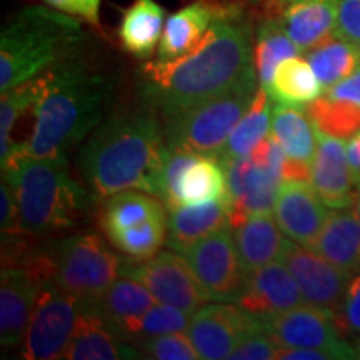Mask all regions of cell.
Listing matches in <instances>:
<instances>
[{
	"mask_svg": "<svg viewBox=\"0 0 360 360\" xmlns=\"http://www.w3.org/2000/svg\"><path fill=\"white\" fill-rule=\"evenodd\" d=\"M254 37L249 13L238 6L222 4L204 39L191 52L141 67L143 103L165 122L238 85L254 82Z\"/></svg>",
	"mask_w": 360,
	"mask_h": 360,
	"instance_id": "obj_1",
	"label": "cell"
},
{
	"mask_svg": "<svg viewBox=\"0 0 360 360\" xmlns=\"http://www.w3.org/2000/svg\"><path fill=\"white\" fill-rule=\"evenodd\" d=\"M167 148L162 119L143 103L103 119L80 147L77 167L97 200L130 188L159 197Z\"/></svg>",
	"mask_w": 360,
	"mask_h": 360,
	"instance_id": "obj_2",
	"label": "cell"
},
{
	"mask_svg": "<svg viewBox=\"0 0 360 360\" xmlns=\"http://www.w3.org/2000/svg\"><path fill=\"white\" fill-rule=\"evenodd\" d=\"M44 89L34 105V129L20 143L25 154L67 157L96 130L109 109L114 84L79 57L42 72Z\"/></svg>",
	"mask_w": 360,
	"mask_h": 360,
	"instance_id": "obj_3",
	"label": "cell"
},
{
	"mask_svg": "<svg viewBox=\"0 0 360 360\" xmlns=\"http://www.w3.org/2000/svg\"><path fill=\"white\" fill-rule=\"evenodd\" d=\"M2 174L15 193L22 229L30 237L51 236L92 219L97 199L72 177L67 157H34L13 143Z\"/></svg>",
	"mask_w": 360,
	"mask_h": 360,
	"instance_id": "obj_4",
	"label": "cell"
},
{
	"mask_svg": "<svg viewBox=\"0 0 360 360\" xmlns=\"http://www.w3.org/2000/svg\"><path fill=\"white\" fill-rule=\"evenodd\" d=\"M85 32L74 15L51 6H27L0 34V90L15 87L74 57Z\"/></svg>",
	"mask_w": 360,
	"mask_h": 360,
	"instance_id": "obj_5",
	"label": "cell"
},
{
	"mask_svg": "<svg viewBox=\"0 0 360 360\" xmlns=\"http://www.w3.org/2000/svg\"><path fill=\"white\" fill-rule=\"evenodd\" d=\"M125 262L98 233L79 232L40 247L34 270L80 304H94L124 276Z\"/></svg>",
	"mask_w": 360,
	"mask_h": 360,
	"instance_id": "obj_6",
	"label": "cell"
},
{
	"mask_svg": "<svg viewBox=\"0 0 360 360\" xmlns=\"http://www.w3.org/2000/svg\"><path fill=\"white\" fill-rule=\"evenodd\" d=\"M287 157L272 132L249 155L222 160L232 229L252 215L272 214Z\"/></svg>",
	"mask_w": 360,
	"mask_h": 360,
	"instance_id": "obj_7",
	"label": "cell"
},
{
	"mask_svg": "<svg viewBox=\"0 0 360 360\" xmlns=\"http://www.w3.org/2000/svg\"><path fill=\"white\" fill-rule=\"evenodd\" d=\"M257 80L236 87L231 92L192 107L174 119L165 120L164 132L167 146L179 147L204 157H219L249 109L257 92Z\"/></svg>",
	"mask_w": 360,
	"mask_h": 360,
	"instance_id": "obj_8",
	"label": "cell"
},
{
	"mask_svg": "<svg viewBox=\"0 0 360 360\" xmlns=\"http://www.w3.org/2000/svg\"><path fill=\"white\" fill-rule=\"evenodd\" d=\"M80 307L79 299L51 278H44L22 355L29 360L64 359L77 327Z\"/></svg>",
	"mask_w": 360,
	"mask_h": 360,
	"instance_id": "obj_9",
	"label": "cell"
},
{
	"mask_svg": "<svg viewBox=\"0 0 360 360\" xmlns=\"http://www.w3.org/2000/svg\"><path fill=\"white\" fill-rule=\"evenodd\" d=\"M182 255L209 300L237 302L244 292L249 272L238 255L232 225L202 238Z\"/></svg>",
	"mask_w": 360,
	"mask_h": 360,
	"instance_id": "obj_10",
	"label": "cell"
},
{
	"mask_svg": "<svg viewBox=\"0 0 360 360\" xmlns=\"http://www.w3.org/2000/svg\"><path fill=\"white\" fill-rule=\"evenodd\" d=\"M124 277L141 282L159 304L172 305L191 315L209 302L186 257L174 249L159 252L142 262L127 259Z\"/></svg>",
	"mask_w": 360,
	"mask_h": 360,
	"instance_id": "obj_11",
	"label": "cell"
},
{
	"mask_svg": "<svg viewBox=\"0 0 360 360\" xmlns=\"http://www.w3.org/2000/svg\"><path fill=\"white\" fill-rule=\"evenodd\" d=\"M265 323L236 302L207 304L193 314L187 334L202 359L224 360Z\"/></svg>",
	"mask_w": 360,
	"mask_h": 360,
	"instance_id": "obj_12",
	"label": "cell"
},
{
	"mask_svg": "<svg viewBox=\"0 0 360 360\" xmlns=\"http://www.w3.org/2000/svg\"><path fill=\"white\" fill-rule=\"evenodd\" d=\"M282 347H302L327 352L332 359H357V350L342 339L337 315L330 310L302 304L265 323Z\"/></svg>",
	"mask_w": 360,
	"mask_h": 360,
	"instance_id": "obj_13",
	"label": "cell"
},
{
	"mask_svg": "<svg viewBox=\"0 0 360 360\" xmlns=\"http://www.w3.org/2000/svg\"><path fill=\"white\" fill-rule=\"evenodd\" d=\"M282 262L299 283L305 304L330 310L335 315L340 312L350 276L328 262L312 247L309 249L294 240L287 244Z\"/></svg>",
	"mask_w": 360,
	"mask_h": 360,
	"instance_id": "obj_14",
	"label": "cell"
},
{
	"mask_svg": "<svg viewBox=\"0 0 360 360\" xmlns=\"http://www.w3.org/2000/svg\"><path fill=\"white\" fill-rule=\"evenodd\" d=\"M317 148L312 160V187L327 207L334 210L349 209L357 200L360 172L350 165L345 139L334 137L315 129Z\"/></svg>",
	"mask_w": 360,
	"mask_h": 360,
	"instance_id": "obj_15",
	"label": "cell"
},
{
	"mask_svg": "<svg viewBox=\"0 0 360 360\" xmlns=\"http://www.w3.org/2000/svg\"><path fill=\"white\" fill-rule=\"evenodd\" d=\"M44 277L24 265H2L0 276V340L2 347L24 344Z\"/></svg>",
	"mask_w": 360,
	"mask_h": 360,
	"instance_id": "obj_16",
	"label": "cell"
},
{
	"mask_svg": "<svg viewBox=\"0 0 360 360\" xmlns=\"http://www.w3.org/2000/svg\"><path fill=\"white\" fill-rule=\"evenodd\" d=\"M236 304L267 323L302 305L304 297L289 267L283 262H272L250 270L244 292Z\"/></svg>",
	"mask_w": 360,
	"mask_h": 360,
	"instance_id": "obj_17",
	"label": "cell"
},
{
	"mask_svg": "<svg viewBox=\"0 0 360 360\" xmlns=\"http://www.w3.org/2000/svg\"><path fill=\"white\" fill-rule=\"evenodd\" d=\"M265 13L281 24L300 52H307L335 34L339 0H270Z\"/></svg>",
	"mask_w": 360,
	"mask_h": 360,
	"instance_id": "obj_18",
	"label": "cell"
},
{
	"mask_svg": "<svg viewBox=\"0 0 360 360\" xmlns=\"http://www.w3.org/2000/svg\"><path fill=\"white\" fill-rule=\"evenodd\" d=\"M326 207L309 182L287 180L278 188L274 214L281 231L290 240L312 247L327 220Z\"/></svg>",
	"mask_w": 360,
	"mask_h": 360,
	"instance_id": "obj_19",
	"label": "cell"
},
{
	"mask_svg": "<svg viewBox=\"0 0 360 360\" xmlns=\"http://www.w3.org/2000/svg\"><path fill=\"white\" fill-rule=\"evenodd\" d=\"M135 345L117 337L98 315L82 305L77 327L72 337L65 357L70 360H119L141 359Z\"/></svg>",
	"mask_w": 360,
	"mask_h": 360,
	"instance_id": "obj_20",
	"label": "cell"
},
{
	"mask_svg": "<svg viewBox=\"0 0 360 360\" xmlns=\"http://www.w3.org/2000/svg\"><path fill=\"white\" fill-rule=\"evenodd\" d=\"M222 7L209 0H195L165 20L164 32L157 49V60H174L191 52L204 39L207 30Z\"/></svg>",
	"mask_w": 360,
	"mask_h": 360,
	"instance_id": "obj_21",
	"label": "cell"
},
{
	"mask_svg": "<svg viewBox=\"0 0 360 360\" xmlns=\"http://www.w3.org/2000/svg\"><path fill=\"white\" fill-rule=\"evenodd\" d=\"M231 225V212L225 199L182 205L169 210L167 244L179 254L191 249L202 238Z\"/></svg>",
	"mask_w": 360,
	"mask_h": 360,
	"instance_id": "obj_22",
	"label": "cell"
},
{
	"mask_svg": "<svg viewBox=\"0 0 360 360\" xmlns=\"http://www.w3.org/2000/svg\"><path fill=\"white\" fill-rule=\"evenodd\" d=\"M314 250L347 276L360 272V217L347 209L328 212Z\"/></svg>",
	"mask_w": 360,
	"mask_h": 360,
	"instance_id": "obj_23",
	"label": "cell"
},
{
	"mask_svg": "<svg viewBox=\"0 0 360 360\" xmlns=\"http://www.w3.org/2000/svg\"><path fill=\"white\" fill-rule=\"evenodd\" d=\"M282 233L277 220H272L270 214L252 215L233 227L238 255L247 272L282 260L289 244Z\"/></svg>",
	"mask_w": 360,
	"mask_h": 360,
	"instance_id": "obj_24",
	"label": "cell"
},
{
	"mask_svg": "<svg viewBox=\"0 0 360 360\" xmlns=\"http://www.w3.org/2000/svg\"><path fill=\"white\" fill-rule=\"evenodd\" d=\"M165 27V8L155 0H134L125 8L119 25L124 51L148 60L159 49Z\"/></svg>",
	"mask_w": 360,
	"mask_h": 360,
	"instance_id": "obj_25",
	"label": "cell"
},
{
	"mask_svg": "<svg viewBox=\"0 0 360 360\" xmlns=\"http://www.w3.org/2000/svg\"><path fill=\"white\" fill-rule=\"evenodd\" d=\"M167 205L154 193L137 188L117 192L107 197L101 210V227L103 233L112 236L115 232L127 231L159 217L167 215Z\"/></svg>",
	"mask_w": 360,
	"mask_h": 360,
	"instance_id": "obj_26",
	"label": "cell"
},
{
	"mask_svg": "<svg viewBox=\"0 0 360 360\" xmlns=\"http://www.w3.org/2000/svg\"><path fill=\"white\" fill-rule=\"evenodd\" d=\"M272 135L289 159L312 165L317 134L307 112L287 103L272 107Z\"/></svg>",
	"mask_w": 360,
	"mask_h": 360,
	"instance_id": "obj_27",
	"label": "cell"
},
{
	"mask_svg": "<svg viewBox=\"0 0 360 360\" xmlns=\"http://www.w3.org/2000/svg\"><path fill=\"white\" fill-rule=\"evenodd\" d=\"M155 304H159L155 297L141 282L130 277H119L96 302L82 305L94 310L107 326L112 327L125 319L146 314Z\"/></svg>",
	"mask_w": 360,
	"mask_h": 360,
	"instance_id": "obj_28",
	"label": "cell"
},
{
	"mask_svg": "<svg viewBox=\"0 0 360 360\" xmlns=\"http://www.w3.org/2000/svg\"><path fill=\"white\" fill-rule=\"evenodd\" d=\"M269 94L274 101L287 105H307L323 94L322 84L307 58L289 57L277 65Z\"/></svg>",
	"mask_w": 360,
	"mask_h": 360,
	"instance_id": "obj_29",
	"label": "cell"
},
{
	"mask_svg": "<svg viewBox=\"0 0 360 360\" xmlns=\"http://www.w3.org/2000/svg\"><path fill=\"white\" fill-rule=\"evenodd\" d=\"M305 58L312 65L323 90H327L359 69L360 47L339 34H332L305 52Z\"/></svg>",
	"mask_w": 360,
	"mask_h": 360,
	"instance_id": "obj_30",
	"label": "cell"
},
{
	"mask_svg": "<svg viewBox=\"0 0 360 360\" xmlns=\"http://www.w3.org/2000/svg\"><path fill=\"white\" fill-rule=\"evenodd\" d=\"M270 98L272 97H270L269 90L259 85L249 109H247L244 117L238 120L227 143H225L222 152L219 154L217 159L220 162L249 155L267 137L270 132V122H272Z\"/></svg>",
	"mask_w": 360,
	"mask_h": 360,
	"instance_id": "obj_31",
	"label": "cell"
},
{
	"mask_svg": "<svg viewBox=\"0 0 360 360\" xmlns=\"http://www.w3.org/2000/svg\"><path fill=\"white\" fill-rule=\"evenodd\" d=\"M215 199L227 200L225 169L217 157L199 155L188 165L179 182V207L197 205Z\"/></svg>",
	"mask_w": 360,
	"mask_h": 360,
	"instance_id": "obj_32",
	"label": "cell"
},
{
	"mask_svg": "<svg viewBox=\"0 0 360 360\" xmlns=\"http://www.w3.org/2000/svg\"><path fill=\"white\" fill-rule=\"evenodd\" d=\"M299 53V47L283 32L281 24L274 17L264 13L255 27L254 37V60L260 87L269 89L277 65L285 58L295 57Z\"/></svg>",
	"mask_w": 360,
	"mask_h": 360,
	"instance_id": "obj_33",
	"label": "cell"
},
{
	"mask_svg": "<svg viewBox=\"0 0 360 360\" xmlns=\"http://www.w3.org/2000/svg\"><path fill=\"white\" fill-rule=\"evenodd\" d=\"M188 315L191 314L172 307V305L155 304L146 314L125 319L109 328L117 337L134 345L148 337L170 334V332H186L191 323Z\"/></svg>",
	"mask_w": 360,
	"mask_h": 360,
	"instance_id": "obj_34",
	"label": "cell"
},
{
	"mask_svg": "<svg viewBox=\"0 0 360 360\" xmlns=\"http://www.w3.org/2000/svg\"><path fill=\"white\" fill-rule=\"evenodd\" d=\"M42 89L44 74H39L2 92V98H0V162L2 165L7 162L13 147L12 130L15 127L17 120L27 110L34 109Z\"/></svg>",
	"mask_w": 360,
	"mask_h": 360,
	"instance_id": "obj_35",
	"label": "cell"
},
{
	"mask_svg": "<svg viewBox=\"0 0 360 360\" xmlns=\"http://www.w3.org/2000/svg\"><path fill=\"white\" fill-rule=\"evenodd\" d=\"M169 236V219L159 217L148 222L127 229V231L115 232L107 236V240L130 260H148L159 254L162 247L167 242Z\"/></svg>",
	"mask_w": 360,
	"mask_h": 360,
	"instance_id": "obj_36",
	"label": "cell"
},
{
	"mask_svg": "<svg viewBox=\"0 0 360 360\" xmlns=\"http://www.w3.org/2000/svg\"><path fill=\"white\" fill-rule=\"evenodd\" d=\"M314 127L339 139L354 137L360 130V107L347 101L321 96L305 107Z\"/></svg>",
	"mask_w": 360,
	"mask_h": 360,
	"instance_id": "obj_37",
	"label": "cell"
},
{
	"mask_svg": "<svg viewBox=\"0 0 360 360\" xmlns=\"http://www.w3.org/2000/svg\"><path fill=\"white\" fill-rule=\"evenodd\" d=\"M135 347L141 350L142 357L157 360H200L195 345L192 344L188 334L184 332H170L155 337H148L137 344Z\"/></svg>",
	"mask_w": 360,
	"mask_h": 360,
	"instance_id": "obj_38",
	"label": "cell"
},
{
	"mask_svg": "<svg viewBox=\"0 0 360 360\" xmlns=\"http://www.w3.org/2000/svg\"><path fill=\"white\" fill-rule=\"evenodd\" d=\"M0 229H2V242L19 240L22 237L29 236L22 229L15 193L6 179H2V186H0Z\"/></svg>",
	"mask_w": 360,
	"mask_h": 360,
	"instance_id": "obj_39",
	"label": "cell"
},
{
	"mask_svg": "<svg viewBox=\"0 0 360 360\" xmlns=\"http://www.w3.org/2000/svg\"><path fill=\"white\" fill-rule=\"evenodd\" d=\"M337 322L342 332L360 337V272L349 278L342 309L337 314Z\"/></svg>",
	"mask_w": 360,
	"mask_h": 360,
	"instance_id": "obj_40",
	"label": "cell"
},
{
	"mask_svg": "<svg viewBox=\"0 0 360 360\" xmlns=\"http://www.w3.org/2000/svg\"><path fill=\"white\" fill-rule=\"evenodd\" d=\"M281 345L272 339L267 328L262 332L247 337L238 347L231 354V360H269L276 357Z\"/></svg>",
	"mask_w": 360,
	"mask_h": 360,
	"instance_id": "obj_41",
	"label": "cell"
},
{
	"mask_svg": "<svg viewBox=\"0 0 360 360\" xmlns=\"http://www.w3.org/2000/svg\"><path fill=\"white\" fill-rule=\"evenodd\" d=\"M335 34L360 47V0H339Z\"/></svg>",
	"mask_w": 360,
	"mask_h": 360,
	"instance_id": "obj_42",
	"label": "cell"
},
{
	"mask_svg": "<svg viewBox=\"0 0 360 360\" xmlns=\"http://www.w3.org/2000/svg\"><path fill=\"white\" fill-rule=\"evenodd\" d=\"M47 6L77 17L92 25H98L102 0H44Z\"/></svg>",
	"mask_w": 360,
	"mask_h": 360,
	"instance_id": "obj_43",
	"label": "cell"
},
{
	"mask_svg": "<svg viewBox=\"0 0 360 360\" xmlns=\"http://www.w3.org/2000/svg\"><path fill=\"white\" fill-rule=\"evenodd\" d=\"M323 96L334 101H347L360 107V67L349 75L347 79L340 80L330 89L323 90Z\"/></svg>",
	"mask_w": 360,
	"mask_h": 360,
	"instance_id": "obj_44",
	"label": "cell"
},
{
	"mask_svg": "<svg viewBox=\"0 0 360 360\" xmlns=\"http://www.w3.org/2000/svg\"><path fill=\"white\" fill-rule=\"evenodd\" d=\"M281 360H327L332 359L327 352L315 349H302V347H278L276 357Z\"/></svg>",
	"mask_w": 360,
	"mask_h": 360,
	"instance_id": "obj_45",
	"label": "cell"
},
{
	"mask_svg": "<svg viewBox=\"0 0 360 360\" xmlns=\"http://www.w3.org/2000/svg\"><path fill=\"white\" fill-rule=\"evenodd\" d=\"M349 141H350L347 143L349 162H350V165L357 170V172H360V130L354 135V137H350Z\"/></svg>",
	"mask_w": 360,
	"mask_h": 360,
	"instance_id": "obj_46",
	"label": "cell"
},
{
	"mask_svg": "<svg viewBox=\"0 0 360 360\" xmlns=\"http://www.w3.org/2000/svg\"><path fill=\"white\" fill-rule=\"evenodd\" d=\"M355 212H357L359 217H360V188H359V193H357V200H355Z\"/></svg>",
	"mask_w": 360,
	"mask_h": 360,
	"instance_id": "obj_47",
	"label": "cell"
},
{
	"mask_svg": "<svg viewBox=\"0 0 360 360\" xmlns=\"http://www.w3.org/2000/svg\"><path fill=\"white\" fill-rule=\"evenodd\" d=\"M252 4H265V2H270V0H249Z\"/></svg>",
	"mask_w": 360,
	"mask_h": 360,
	"instance_id": "obj_48",
	"label": "cell"
}]
</instances>
